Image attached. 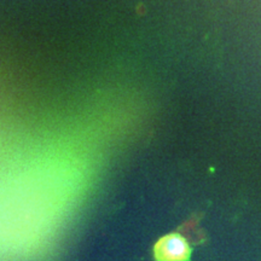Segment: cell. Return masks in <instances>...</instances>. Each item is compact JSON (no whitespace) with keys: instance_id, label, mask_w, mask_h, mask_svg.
<instances>
[{"instance_id":"cell-1","label":"cell","mask_w":261,"mask_h":261,"mask_svg":"<svg viewBox=\"0 0 261 261\" xmlns=\"http://www.w3.org/2000/svg\"><path fill=\"white\" fill-rule=\"evenodd\" d=\"M154 255L158 261H188L191 247L181 234L169 233L155 244Z\"/></svg>"}]
</instances>
